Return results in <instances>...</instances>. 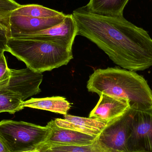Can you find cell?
Returning <instances> with one entry per match:
<instances>
[{
  "label": "cell",
  "mask_w": 152,
  "mask_h": 152,
  "mask_svg": "<svg viewBox=\"0 0 152 152\" xmlns=\"http://www.w3.org/2000/svg\"><path fill=\"white\" fill-rule=\"evenodd\" d=\"M136 110L131 108L119 118L107 124L96 141L107 152H128L127 142Z\"/></svg>",
  "instance_id": "5"
},
{
  "label": "cell",
  "mask_w": 152,
  "mask_h": 152,
  "mask_svg": "<svg viewBox=\"0 0 152 152\" xmlns=\"http://www.w3.org/2000/svg\"><path fill=\"white\" fill-rule=\"evenodd\" d=\"M77 34V28L72 14H66L62 22L52 27L16 37L54 42L72 49Z\"/></svg>",
  "instance_id": "7"
},
{
  "label": "cell",
  "mask_w": 152,
  "mask_h": 152,
  "mask_svg": "<svg viewBox=\"0 0 152 152\" xmlns=\"http://www.w3.org/2000/svg\"><path fill=\"white\" fill-rule=\"evenodd\" d=\"M38 149H39L40 152H53L51 151H50V150H48V149L42 147H39Z\"/></svg>",
  "instance_id": "22"
},
{
  "label": "cell",
  "mask_w": 152,
  "mask_h": 152,
  "mask_svg": "<svg viewBox=\"0 0 152 152\" xmlns=\"http://www.w3.org/2000/svg\"><path fill=\"white\" fill-rule=\"evenodd\" d=\"M46 126L50 129L51 132L46 141L42 145L45 146L88 145L93 143L97 137L60 127L54 120L48 122Z\"/></svg>",
  "instance_id": "11"
},
{
  "label": "cell",
  "mask_w": 152,
  "mask_h": 152,
  "mask_svg": "<svg viewBox=\"0 0 152 152\" xmlns=\"http://www.w3.org/2000/svg\"><path fill=\"white\" fill-rule=\"evenodd\" d=\"M10 77V69L8 67L7 61L4 53L0 55V82Z\"/></svg>",
  "instance_id": "20"
},
{
  "label": "cell",
  "mask_w": 152,
  "mask_h": 152,
  "mask_svg": "<svg viewBox=\"0 0 152 152\" xmlns=\"http://www.w3.org/2000/svg\"><path fill=\"white\" fill-rule=\"evenodd\" d=\"M7 48V52L24 62L27 67L38 73L67 65L74 58L72 49L50 41L10 37Z\"/></svg>",
  "instance_id": "3"
},
{
  "label": "cell",
  "mask_w": 152,
  "mask_h": 152,
  "mask_svg": "<svg viewBox=\"0 0 152 152\" xmlns=\"http://www.w3.org/2000/svg\"><path fill=\"white\" fill-rule=\"evenodd\" d=\"M42 80V73L35 72L29 68L19 70L10 69V79L6 87L20 94L24 102L41 92L40 86Z\"/></svg>",
  "instance_id": "8"
},
{
  "label": "cell",
  "mask_w": 152,
  "mask_h": 152,
  "mask_svg": "<svg viewBox=\"0 0 152 152\" xmlns=\"http://www.w3.org/2000/svg\"><path fill=\"white\" fill-rule=\"evenodd\" d=\"M129 152H152V108L135 111L127 142Z\"/></svg>",
  "instance_id": "6"
},
{
  "label": "cell",
  "mask_w": 152,
  "mask_h": 152,
  "mask_svg": "<svg viewBox=\"0 0 152 152\" xmlns=\"http://www.w3.org/2000/svg\"><path fill=\"white\" fill-rule=\"evenodd\" d=\"M40 147L48 149L53 152H107L96 142V139L93 143L88 145L76 146H45Z\"/></svg>",
  "instance_id": "18"
},
{
  "label": "cell",
  "mask_w": 152,
  "mask_h": 152,
  "mask_svg": "<svg viewBox=\"0 0 152 152\" xmlns=\"http://www.w3.org/2000/svg\"><path fill=\"white\" fill-rule=\"evenodd\" d=\"M0 152H10L0 137Z\"/></svg>",
  "instance_id": "21"
},
{
  "label": "cell",
  "mask_w": 152,
  "mask_h": 152,
  "mask_svg": "<svg viewBox=\"0 0 152 152\" xmlns=\"http://www.w3.org/2000/svg\"><path fill=\"white\" fill-rule=\"evenodd\" d=\"M21 4L14 0H0V25L7 30L10 38V21L12 13Z\"/></svg>",
  "instance_id": "17"
},
{
  "label": "cell",
  "mask_w": 152,
  "mask_h": 152,
  "mask_svg": "<svg viewBox=\"0 0 152 152\" xmlns=\"http://www.w3.org/2000/svg\"><path fill=\"white\" fill-rule=\"evenodd\" d=\"M10 38L9 34L6 29L0 25V55L7 52V44Z\"/></svg>",
  "instance_id": "19"
},
{
  "label": "cell",
  "mask_w": 152,
  "mask_h": 152,
  "mask_svg": "<svg viewBox=\"0 0 152 152\" xmlns=\"http://www.w3.org/2000/svg\"><path fill=\"white\" fill-rule=\"evenodd\" d=\"M9 79L10 77L7 78L0 82V113L7 112L14 114L24 109L22 105L23 101L20 94L6 87Z\"/></svg>",
  "instance_id": "15"
},
{
  "label": "cell",
  "mask_w": 152,
  "mask_h": 152,
  "mask_svg": "<svg viewBox=\"0 0 152 152\" xmlns=\"http://www.w3.org/2000/svg\"><path fill=\"white\" fill-rule=\"evenodd\" d=\"M64 13L53 9L36 4L21 5L12 12L11 15L26 16L32 18H47L63 15Z\"/></svg>",
  "instance_id": "16"
},
{
  "label": "cell",
  "mask_w": 152,
  "mask_h": 152,
  "mask_svg": "<svg viewBox=\"0 0 152 152\" xmlns=\"http://www.w3.org/2000/svg\"><path fill=\"white\" fill-rule=\"evenodd\" d=\"M54 121L56 125L60 127L93 136H98L107 125L96 119L67 114L64 115V118H56Z\"/></svg>",
  "instance_id": "12"
},
{
  "label": "cell",
  "mask_w": 152,
  "mask_h": 152,
  "mask_svg": "<svg viewBox=\"0 0 152 152\" xmlns=\"http://www.w3.org/2000/svg\"><path fill=\"white\" fill-rule=\"evenodd\" d=\"M72 16L77 35L95 44L115 64L132 71L152 66V39L147 31L124 18L94 14L86 6L77 8Z\"/></svg>",
  "instance_id": "1"
},
{
  "label": "cell",
  "mask_w": 152,
  "mask_h": 152,
  "mask_svg": "<svg viewBox=\"0 0 152 152\" xmlns=\"http://www.w3.org/2000/svg\"><path fill=\"white\" fill-rule=\"evenodd\" d=\"M129 0H89L86 7L92 13L102 16H123V11Z\"/></svg>",
  "instance_id": "14"
},
{
  "label": "cell",
  "mask_w": 152,
  "mask_h": 152,
  "mask_svg": "<svg viewBox=\"0 0 152 152\" xmlns=\"http://www.w3.org/2000/svg\"><path fill=\"white\" fill-rule=\"evenodd\" d=\"M66 16L64 14L54 18H40L11 15L10 21V37L36 33L52 27L62 22Z\"/></svg>",
  "instance_id": "10"
},
{
  "label": "cell",
  "mask_w": 152,
  "mask_h": 152,
  "mask_svg": "<svg viewBox=\"0 0 152 152\" xmlns=\"http://www.w3.org/2000/svg\"><path fill=\"white\" fill-rule=\"evenodd\" d=\"M147 152L139 151H131V152Z\"/></svg>",
  "instance_id": "24"
},
{
  "label": "cell",
  "mask_w": 152,
  "mask_h": 152,
  "mask_svg": "<svg viewBox=\"0 0 152 152\" xmlns=\"http://www.w3.org/2000/svg\"><path fill=\"white\" fill-rule=\"evenodd\" d=\"M88 92L110 95L128 100L132 109L152 108V91L145 79L134 71L118 68L96 69L89 76Z\"/></svg>",
  "instance_id": "2"
},
{
  "label": "cell",
  "mask_w": 152,
  "mask_h": 152,
  "mask_svg": "<svg viewBox=\"0 0 152 152\" xmlns=\"http://www.w3.org/2000/svg\"><path fill=\"white\" fill-rule=\"evenodd\" d=\"M21 152H40V151L39 149H36V150H32V151H26Z\"/></svg>",
  "instance_id": "23"
},
{
  "label": "cell",
  "mask_w": 152,
  "mask_h": 152,
  "mask_svg": "<svg viewBox=\"0 0 152 152\" xmlns=\"http://www.w3.org/2000/svg\"><path fill=\"white\" fill-rule=\"evenodd\" d=\"M88 118L109 124L125 115L131 109L128 100L110 95L102 94Z\"/></svg>",
  "instance_id": "9"
},
{
  "label": "cell",
  "mask_w": 152,
  "mask_h": 152,
  "mask_svg": "<svg viewBox=\"0 0 152 152\" xmlns=\"http://www.w3.org/2000/svg\"><path fill=\"white\" fill-rule=\"evenodd\" d=\"M50 132L47 126L22 121H0V137L10 152L38 149L46 141Z\"/></svg>",
  "instance_id": "4"
},
{
  "label": "cell",
  "mask_w": 152,
  "mask_h": 152,
  "mask_svg": "<svg viewBox=\"0 0 152 152\" xmlns=\"http://www.w3.org/2000/svg\"><path fill=\"white\" fill-rule=\"evenodd\" d=\"M23 108L28 107L66 115L70 110V103L62 96L32 98L22 102Z\"/></svg>",
  "instance_id": "13"
}]
</instances>
